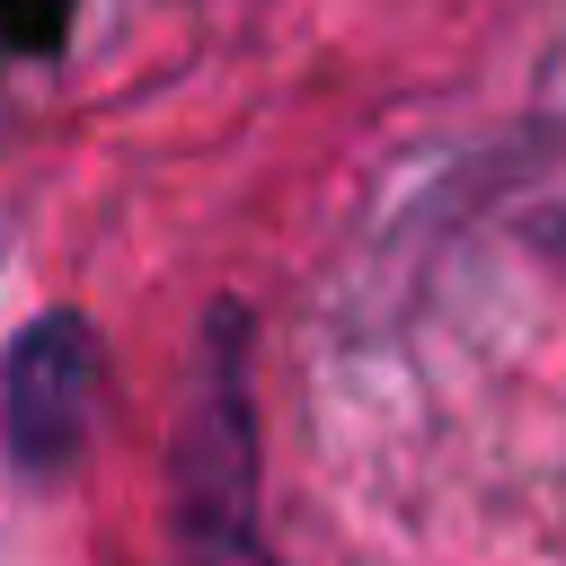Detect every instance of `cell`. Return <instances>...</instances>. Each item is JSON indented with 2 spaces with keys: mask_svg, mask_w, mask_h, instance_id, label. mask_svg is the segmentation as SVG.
<instances>
[{
  "mask_svg": "<svg viewBox=\"0 0 566 566\" xmlns=\"http://www.w3.org/2000/svg\"><path fill=\"white\" fill-rule=\"evenodd\" d=\"M168 531H177V566H283L256 504V398H248L239 301L203 310V336L186 363L177 442H168Z\"/></svg>",
  "mask_w": 566,
  "mask_h": 566,
  "instance_id": "cell-1",
  "label": "cell"
},
{
  "mask_svg": "<svg viewBox=\"0 0 566 566\" xmlns=\"http://www.w3.org/2000/svg\"><path fill=\"white\" fill-rule=\"evenodd\" d=\"M97 327L80 310H44L0 354V451L18 478H62L97 433Z\"/></svg>",
  "mask_w": 566,
  "mask_h": 566,
  "instance_id": "cell-2",
  "label": "cell"
}]
</instances>
